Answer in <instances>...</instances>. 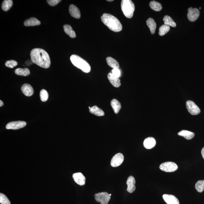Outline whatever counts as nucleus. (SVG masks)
Returning a JSON list of instances; mask_svg holds the SVG:
<instances>
[{
    "mask_svg": "<svg viewBox=\"0 0 204 204\" xmlns=\"http://www.w3.org/2000/svg\"><path fill=\"white\" fill-rule=\"evenodd\" d=\"M31 60L34 63L42 68L49 67L51 61L48 53L41 48H36L31 52Z\"/></svg>",
    "mask_w": 204,
    "mask_h": 204,
    "instance_id": "f257e3e1",
    "label": "nucleus"
},
{
    "mask_svg": "<svg viewBox=\"0 0 204 204\" xmlns=\"http://www.w3.org/2000/svg\"><path fill=\"white\" fill-rule=\"evenodd\" d=\"M103 23L110 30L119 32L122 30V25L117 18L109 14L104 13L101 17Z\"/></svg>",
    "mask_w": 204,
    "mask_h": 204,
    "instance_id": "f03ea898",
    "label": "nucleus"
},
{
    "mask_svg": "<svg viewBox=\"0 0 204 204\" xmlns=\"http://www.w3.org/2000/svg\"><path fill=\"white\" fill-rule=\"evenodd\" d=\"M70 60L74 66L81 69L85 73H88L91 71L90 65L87 61L78 55H71Z\"/></svg>",
    "mask_w": 204,
    "mask_h": 204,
    "instance_id": "7ed1b4c3",
    "label": "nucleus"
},
{
    "mask_svg": "<svg viewBox=\"0 0 204 204\" xmlns=\"http://www.w3.org/2000/svg\"><path fill=\"white\" fill-rule=\"evenodd\" d=\"M121 9L124 15L128 18L133 17L135 6L131 0H122L121 3Z\"/></svg>",
    "mask_w": 204,
    "mask_h": 204,
    "instance_id": "20e7f679",
    "label": "nucleus"
},
{
    "mask_svg": "<svg viewBox=\"0 0 204 204\" xmlns=\"http://www.w3.org/2000/svg\"><path fill=\"white\" fill-rule=\"evenodd\" d=\"M178 168L176 163L170 161L162 163L160 166L161 171L167 172H174L177 170Z\"/></svg>",
    "mask_w": 204,
    "mask_h": 204,
    "instance_id": "39448f33",
    "label": "nucleus"
},
{
    "mask_svg": "<svg viewBox=\"0 0 204 204\" xmlns=\"http://www.w3.org/2000/svg\"><path fill=\"white\" fill-rule=\"evenodd\" d=\"M94 197L95 200L98 202H100V204H108L111 198L109 194L106 192L96 194Z\"/></svg>",
    "mask_w": 204,
    "mask_h": 204,
    "instance_id": "423d86ee",
    "label": "nucleus"
},
{
    "mask_svg": "<svg viewBox=\"0 0 204 204\" xmlns=\"http://www.w3.org/2000/svg\"><path fill=\"white\" fill-rule=\"evenodd\" d=\"M186 106L189 113L192 115H198L200 113V110L195 103L191 101H187Z\"/></svg>",
    "mask_w": 204,
    "mask_h": 204,
    "instance_id": "0eeeda50",
    "label": "nucleus"
},
{
    "mask_svg": "<svg viewBox=\"0 0 204 204\" xmlns=\"http://www.w3.org/2000/svg\"><path fill=\"white\" fill-rule=\"evenodd\" d=\"M27 123L24 121H16L9 122L6 125L7 129L17 130L26 126Z\"/></svg>",
    "mask_w": 204,
    "mask_h": 204,
    "instance_id": "6e6552de",
    "label": "nucleus"
},
{
    "mask_svg": "<svg viewBox=\"0 0 204 204\" xmlns=\"http://www.w3.org/2000/svg\"><path fill=\"white\" fill-rule=\"evenodd\" d=\"M187 17L189 21L194 22L197 20L200 16V11L196 8H189L188 9Z\"/></svg>",
    "mask_w": 204,
    "mask_h": 204,
    "instance_id": "1a4fd4ad",
    "label": "nucleus"
},
{
    "mask_svg": "<svg viewBox=\"0 0 204 204\" xmlns=\"http://www.w3.org/2000/svg\"><path fill=\"white\" fill-rule=\"evenodd\" d=\"M124 157L121 153H118L113 156L111 161V165L113 167L120 166L123 162Z\"/></svg>",
    "mask_w": 204,
    "mask_h": 204,
    "instance_id": "9d476101",
    "label": "nucleus"
},
{
    "mask_svg": "<svg viewBox=\"0 0 204 204\" xmlns=\"http://www.w3.org/2000/svg\"><path fill=\"white\" fill-rule=\"evenodd\" d=\"M73 178L76 183L80 186L84 185L86 183V178L80 172L73 174Z\"/></svg>",
    "mask_w": 204,
    "mask_h": 204,
    "instance_id": "9b49d317",
    "label": "nucleus"
},
{
    "mask_svg": "<svg viewBox=\"0 0 204 204\" xmlns=\"http://www.w3.org/2000/svg\"><path fill=\"white\" fill-rule=\"evenodd\" d=\"M135 183L136 182H135V179L133 176H130L128 177L126 182L127 185H128L127 190L129 193H133L136 189V187L135 186Z\"/></svg>",
    "mask_w": 204,
    "mask_h": 204,
    "instance_id": "f8f14e48",
    "label": "nucleus"
},
{
    "mask_svg": "<svg viewBox=\"0 0 204 204\" xmlns=\"http://www.w3.org/2000/svg\"><path fill=\"white\" fill-rule=\"evenodd\" d=\"M163 198L167 204H179L178 199L173 195L164 194Z\"/></svg>",
    "mask_w": 204,
    "mask_h": 204,
    "instance_id": "ddd939ff",
    "label": "nucleus"
},
{
    "mask_svg": "<svg viewBox=\"0 0 204 204\" xmlns=\"http://www.w3.org/2000/svg\"><path fill=\"white\" fill-rule=\"evenodd\" d=\"M21 89L24 95L27 97H30L34 93L33 88L29 84H25L23 85Z\"/></svg>",
    "mask_w": 204,
    "mask_h": 204,
    "instance_id": "4468645a",
    "label": "nucleus"
},
{
    "mask_svg": "<svg viewBox=\"0 0 204 204\" xmlns=\"http://www.w3.org/2000/svg\"><path fill=\"white\" fill-rule=\"evenodd\" d=\"M69 11L70 14L73 17L79 19L81 17V13L79 9L75 6L71 4L70 6Z\"/></svg>",
    "mask_w": 204,
    "mask_h": 204,
    "instance_id": "2eb2a0df",
    "label": "nucleus"
},
{
    "mask_svg": "<svg viewBox=\"0 0 204 204\" xmlns=\"http://www.w3.org/2000/svg\"><path fill=\"white\" fill-rule=\"evenodd\" d=\"M156 140L153 137H148L144 140L143 143L144 146L147 149H151L156 146Z\"/></svg>",
    "mask_w": 204,
    "mask_h": 204,
    "instance_id": "dca6fc26",
    "label": "nucleus"
},
{
    "mask_svg": "<svg viewBox=\"0 0 204 204\" xmlns=\"http://www.w3.org/2000/svg\"><path fill=\"white\" fill-rule=\"evenodd\" d=\"M107 77L109 81L113 86L115 87H120L121 85L120 80L119 78L116 77L112 75L111 73H109L107 75Z\"/></svg>",
    "mask_w": 204,
    "mask_h": 204,
    "instance_id": "f3484780",
    "label": "nucleus"
},
{
    "mask_svg": "<svg viewBox=\"0 0 204 204\" xmlns=\"http://www.w3.org/2000/svg\"><path fill=\"white\" fill-rule=\"evenodd\" d=\"M40 21L38 19L35 17H32L24 21V25L26 27H29L40 25Z\"/></svg>",
    "mask_w": 204,
    "mask_h": 204,
    "instance_id": "a211bd4d",
    "label": "nucleus"
},
{
    "mask_svg": "<svg viewBox=\"0 0 204 204\" xmlns=\"http://www.w3.org/2000/svg\"><path fill=\"white\" fill-rule=\"evenodd\" d=\"M89 109L90 112L92 114H94V115L97 116H103L105 114L103 111L102 109L97 106H94L92 107H89Z\"/></svg>",
    "mask_w": 204,
    "mask_h": 204,
    "instance_id": "6ab92c4d",
    "label": "nucleus"
},
{
    "mask_svg": "<svg viewBox=\"0 0 204 204\" xmlns=\"http://www.w3.org/2000/svg\"><path fill=\"white\" fill-rule=\"evenodd\" d=\"M110 104L115 113L118 114L121 107L120 102L116 99H113L111 102Z\"/></svg>",
    "mask_w": 204,
    "mask_h": 204,
    "instance_id": "aec40b11",
    "label": "nucleus"
},
{
    "mask_svg": "<svg viewBox=\"0 0 204 204\" xmlns=\"http://www.w3.org/2000/svg\"><path fill=\"white\" fill-rule=\"evenodd\" d=\"M179 136L184 137L186 139L190 140L192 139L195 136V134L192 132L187 130H182L178 133Z\"/></svg>",
    "mask_w": 204,
    "mask_h": 204,
    "instance_id": "412c9836",
    "label": "nucleus"
},
{
    "mask_svg": "<svg viewBox=\"0 0 204 204\" xmlns=\"http://www.w3.org/2000/svg\"><path fill=\"white\" fill-rule=\"evenodd\" d=\"M146 24L150 29L151 34H154L156 27V24L155 21L152 18H149L147 21Z\"/></svg>",
    "mask_w": 204,
    "mask_h": 204,
    "instance_id": "4be33fe9",
    "label": "nucleus"
},
{
    "mask_svg": "<svg viewBox=\"0 0 204 204\" xmlns=\"http://www.w3.org/2000/svg\"><path fill=\"white\" fill-rule=\"evenodd\" d=\"M64 30L65 33L69 36L71 38H75L76 35L75 31L73 30L71 26L68 25H65L63 26Z\"/></svg>",
    "mask_w": 204,
    "mask_h": 204,
    "instance_id": "5701e85b",
    "label": "nucleus"
},
{
    "mask_svg": "<svg viewBox=\"0 0 204 204\" xmlns=\"http://www.w3.org/2000/svg\"><path fill=\"white\" fill-rule=\"evenodd\" d=\"M15 73L17 75L26 76L30 75V71L28 68H17L15 70Z\"/></svg>",
    "mask_w": 204,
    "mask_h": 204,
    "instance_id": "b1692460",
    "label": "nucleus"
},
{
    "mask_svg": "<svg viewBox=\"0 0 204 204\" xmlns=\"http://www.w3.org/2000/svg\"><path fill=\"white\" fill-rule=\"evenodd\" d=\"M106 61L108 65L111 67L114 68H118L120 67L118 62L112 57H107L106 58Z\"/></svg>",
    "mask_w": 204,
    "mask_h": 204,
    "instance_id": "393cba45",
    "label": "nucleus"
},
{
    "mask_svg": "<svg viewBox=\"0 0 204 204\" xmlns=\"http://www.w3.org/2000/svg\"><path fill=\"white\" fill-rule=\"evenodd\" d=\"M13 2L12 0H5L2 4V9L4 11L9 10L12 7Z\"/></svg>",
    "mask_w": 204,
    "mask_h": 204,
    "instance_id": "a878e982",
    "label": "nucleus"
},
{
    "mask_svg": "<svg viewBox=\"0 0 204 204\" xmlns=\"http://www.w3.org/2000/svg\"><path fill=\"white\" fill-rule=\"evenodd\" d=\"M164 21V25H167L171 27H175L176 26L175 22L173 20L172 18L169 16L166 15L164 16V18L163 19Z\"/></svg>",
    "mask_w": 204,
    "mask_h": 204,
    "instance_id": "bb28decb",
    "label": "nucleus"
},
{
    "mask_svg": "<svg viewBox=\"0 0 204 204\" xmlns=\"http://www.w3.org/2000/svg\"><path fill=\"white\" fill-rule=\"evenodd\" d=\"M149 6L151 9L155 11H160L162 9V6L160 3L156 1H152L150 3Z\"/></svg>",
    "mask_w": 204,
    "mask_h": 204,
    "instance_id": "cd10ccee",
    "label": "nucleus"
},
{
    "mask_svg": "<svg viewBox=\"0 0 204 204\" xmlns=\"http://www.w3.org/2000/svg\"><path fill=\"white\" fill-rule=\"evenodd\" d=\"M195 188L199 192H202L204 190V180H199L195 184Z\"/></svg>",
    "mask_w": 204,
    "mask_h": 204,
    "instance_id": "c85d7f7f",
    "label": "nucleus"
},
{
    "mask_svg": "<svg viewBox=\"0 0 204 204\" xmlns=\"http://www.w3.org/2000/svg\"><path fill=\"white\" fill-rule=\"evenodd\" d=\"M170 30V27L166 25H163L161 26L159 29V34L160 36H163L165 35Z\"/></svg>",
    "mask_w": 204,
    "mask_h": 204,
    "instance_id": "c756f323",
    "label": "nucleus"
},
{
    "mask_svg": "<svg viewBox=\"0 0 204 204\" xmlns=\"http://www.w3.org/2000/svg\"><path fill=\"white\" fill-rule=\"evenodd\" d=\"M40 97L41 100L43 102H45L48 100V94L47 91L45 89H42L40 91Z\"/></svg>",
    "mask_w": 204,
    "mask_h": 204,
    "instance_id": "7c9ffc66",
    "label": "nucleus"
},
{
    "mask_svg": "<svg viewBox=\"0 0 204 204\" xmlns=\"http://www.w3.org/2000/svg\"><path fill=\"white\" fill-rule=\"evenodd\" d=\"M0 203L2 204H11L9 199L6 195L2 193L0 194Z\"/></svg>",
    "mask_w": 204,
    "mask_h": 204,
    "instance_id": "2f4dec72",
    "label": "nucleus"
},
{
    "mask_svg": "<svg viewBox=\"0 0 204 204\" xmlns=\"http://www.w3.org/2000/svg\"><path fill=\"white\" fill-rule=\"evenodd\" d=\"M17 62L13 60L8 61L5 64L6 66L10 68H13L14 67L17 66Z\"/></svg>",
    "mask_w": 204,
    "mask_h": 204,
    "instance_id": "473e14b6",
    "label": "nucleus"
},
{
    "mask_svg": "<svg viewBox=\"0 0 204 204\" xmlns=\"http://www.w3.org/2000/svg\"><path fill=\"white\" fill-rule=\"evenodd\" d=\"M114 76L119 78L121 76V71L119 68H113L111 73Z\"/></svg>",
    "mask_w": 204,
    "mask_h": 204,
    "instance_id": "72a5a7b5",
    "label": "nucleus"
},
{
    "mask_svg": "<svg viewBox=\"0 0 204 204\" xmlns=\"http://www.w3.org/2000/svg\"><path fill=\"white\" fill-rule=\"evenodd\" d=\"M61 1H60V0H47V3L51 6H56Z\"/></svg>",
    "mask_w": 204,
    "mask_h": 204,
    "instance_id": "f704fd0d",
    "label": "nucleus"
},
{
    "mask_svg": "<svg viewBox=\"0 0 204 204\" xmlns=\"http://www.w3.org/2000/svg\"><path fill=\"white\" fill-rule=\"evenodd\" d=\"M201 153L202 157H203V159H204V147H203Z\"/></svg>",
    "mask_w": 204,
    "mask_h": 204,
    "instance_id": "c9c22d12",
    "label": "nucleus"
},
{
    "mask_svg": "<svg viewBox=\"0 0 204 204\" xmlns=\"http://www.w3.org/2000/svg\"><path fill=\"white\" fill-rule=\"evenodd\" d=\"M4 105V103L2 102V100H0V107H1Z\"/></svg>",
    "mask_w": 204,
    "mask_h": 204,
    "instance_id": "e433bc0d",
    "label": "nucleus"
},
{
    "mask_svg": "<svg viewBox=\"0 0 204 204\" xmlns=\"http://www.w3.org/2000/svg\"><path fill=\"white\" fill-rule=\"evenodd\" d=\"M108 1V2H111V1H113V0H110V1H109V0H108V1Z\"/></svg>",
    "mask_w": 204,
    "mask_h": 204,
    "instance_id": "4c0bfd02",
    "label": "nucleus"
},
{
    "mask_svg": "<svg viewBox=\"0 0 204 204\" xmlns=\"http://www.w3.org/2000/svg\"><path fill=\"white\" fill-rule=\"evenodd\" d=\"M109 195H110V196H111V194H109Z\"/></svg>",
    "mask_w": 204,
    "mask_h": 204,
    "instance_id": "58836bf2",
    "label": "nucleus"
},
{
    "mask_svg": "<svg viewBox=\"0 0 204 204\" xmlns=\"http://www.w3.org/2000/svg\"><path fill=\"white\" fill-rule=\"evenodd\" d=\"M201 9V8L200 7V9Z\"/></svg>",
    "mask_w": 204,
    "mask_h": 204,
    "instance_id": "ea45409f",
    "label": "nucleus"
}]
</instances>
